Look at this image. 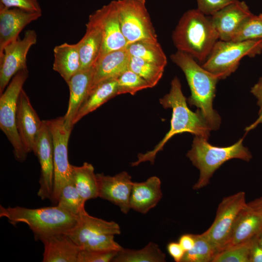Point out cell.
I'll return each mask as SVG.
<instances>
[{
    "label": "cell",
    "mask_w": 262,
    "mask_h": 262,
    "mask_svg": "<svg viewBox=\"0 0 262 262\" xmlns=\"http://www.w3.org/2000/svg\"><path fill=\"white\" fill-rule=\"evenodd\" d=\"M235 0H196L197 9L205 15L211 16Z\"/></svg>",
    "instance_id": "cell-38"
},
{
    "label": "cell",
    "mask_w": 262,
    "mask_h": 262,
    "mask_svg": "<svg viewBox=\"0 0 262 262\" xmlns=\"http://www.w3.org/2000/svg\"><path fill=\"white\" fill-rule=\"evenodd\" d=\"M166 247L168 254L176 262H181L185 251L179 242H170Z\"/></svg>",
    "instance_id": "cell-41"
},
{
    "label": "cell",
    "mask_w": 262,
    "mask_h": 262,
    "mask_svg": "<svg viewBox=\"0 0 262 262\" xmlns=\"http://www.w3.org/2000/svg\"><path fill=\"white\" fill-rule=\"evenodd\" d=\"M207 140L195 136L192 147L186 154L200 172L199 179L193 187L195 190L206 186L214 172L227 161L239 159L249 162L252 158L248 149L243 145V139L227 147L212 146Z\"/></svg>",
    "instance_id": "cell-5"
},
{
    "label": "cell",
    "mask_w": 262,
    "mask_h": 262,
    "mask_svg": "<svg viewBox=\"0 0 262 262\" xmlns=\"http://www.w3.org/2000/svg\"><path fill=\"white\" fill-rule=\"evenodd\" d=\"M42 122L22 89L17 101L16 125L21 141L28 153L34 150Z\"/></svg>",
    "instance_id": "cell-15"
},
{
    "label": "cell",
    "mask_w": 262,
    "mask_h": 262,
    "mask_svg": "<svg viewBox=\"0 0 262 262\" xmlns=\"http://www.w3.org/2000/svg\"><path fill=\"white\" fill-rule=\"evenodd\" d=\"M262 38V20L253 15L245 20L230 41L241 42Z\"/></svg>",
    "instance_id": "cell-35"
},
{
    "label": "cell",
    "mask_w": 262,
    "mask_h": 262,
    "mask_svg": "<svg viewBox=\"0 0 262 262\" xmlns=\"http://www.w3.org/2000/svg\"><path fill=\"white\" fill-rule=\"evenodd\" d=\"M255 238L258 243L262 247V229L255 237Z\"/></svg>",
    "instance_id": "cell-45"
},
{
    "label": "cell",
    "mask_w": 262,
    "mask_h": 262,
    "mask_svg": "<svg viewBox=\"0 0 262 262\" xmlns=\"http://www.w3.org/2000/svg\"><path fill=\"white\" fill-rule=\"evenodd\" d=\"M130 57L126 48L110 51L98 58L93 66L89 93L98 84L109 80L117 79L128 69Z\"/></svg>",
    "instance_id": "cell-18"
},
{
    "label": "cell",
    "mask_w": 262,
    "mask_h": 262,
    "mask_svg": "<svg viewBox=\"0 0 262 262\" xmlns=\"http://www.w3.org/2000/svg\"><path fill=\"white\" fill-rule=\"evenodd\" d=\"M193 235L195 245L191 249L185 252L181 262H212L217 250L201 234Z\"/></svg>",
    "instance_id": "cell-31"
},
{
    "label": "cell",
    "mask_w": 262,
    "mask_h": 262,
    "mask_svg": "<svg viewBox=\"0 0 262 262\" xmlns=\"http://www.w3.org/2000/svg\"><path fill=\"white\" fill-rule=\"evenodd\" d=\"M51 132L53 144L54 181L51 203L57 205L62 188L71 180L68 144L72 130L67 129L63 116L46 120Z\"/></svg>",
    "instance_id": "cell-9"
},
{
    "label": "cell",
    "mask_w": 262,
    "mask_h": 262,
    "mask_svg": "<svg viewBox=\"0 0 262 262\" xmlns=\"http://www.w3.org/2000/svg\"><path fill=\"white\" fill-rule=\"evenodd\" d=\"M115 3L128 45L140 40L158 41L145 0H116Z\"/></svg>",
    "instance_id": "cell-8"
},
{
    "label": "cell",
    "mask_w": 262,
    "mask_h": 262,
    "mask_svg": "<svg viewBox=\"0 0 262 262\" xmlns=\"http://www.w3.org/2000/svg\"><path fill=\"white\" fill-rule=\"evenodd\" d=\"M246 203L245 193L239 192L224 197L219 204L213 222L201 234L217 252L227 244L237 216Z\"/></svg>",
    "instance_id": "cell-10"
},
{
    "label": "cell",
    "mask_w": 262,
    "mask_h": 262,
    "mask_svg": "<svg viewBox=\"0 0 262 262\" xmlns=\"http://www.w3.org/2000/svg\"><path fill=\"white\" fill-rule=\"evenodd\" d=\"M71 180L76 189L86 201L98 197V185L94 168L85 162L81 166H71Z\"/></svg>",
    "instance_id": "cell-27"
},
{
    "label": "cell",
    "mask_w": 262,
    "mask_h": 262,
    "mask_svg": "<svg viewBox=\"0 0 262 262\" xmlns=\"http://www.w3.org/2000/svg\"><path fill=\"white\" fill-rule=\"evenodd\" d=\"M98 197L118 206L127 214L131 210L130 201L133 181L131 176L122 171L114 176L96 174Z\"/></svg>",
    "instance_id": "cell-14"
},
{
    "label": "cell",
    "mask_w": 262,
    "mask_h": 262,
    "mask_svg": "<svg viewBox=\"0 0 262 262\" xmlns=\"http://www.w3.org/2000/svg\"><path fill=\"white\" fill-rule=\"evenodd\" d=\"M89 17L98 25L102 32L103 44L98 58L110 51L127 47L128 44L121 31L115 0L103 6Z\"/></svg>",
    "instance_id": "cell-13"
},
{
    "label": "cell",
    "mask_w": 262,
    "mask_h": 262,
    "mask_svg": "<svg viewBox=\"0 0 262 262\" xmlns=\"http://www.w3.org/2000/svg\"><path fill=\"white\" fill-rule=\"evenodd\" d=\"M29 76L24 69L18 71L11 79L0 97V128L13 148L16 160L24 162L27 156L16 125L17 104L23 86Z\"/></svg>",
    "instance_id": "cell-7"
},
{
    "label": "cell",
    "mask_w": 262,
    "mask_h": 262,
    "mask_svg": "<svg viewBox=\"0 0 262 262\" xmlns=\"http://www.w3.org/2000/svg\"><path fill=\"white\" fill-rule=\"evenodd\" d=\"M93 72V66L81 70L67 82L70 95L67 109L63 117L65 127L68 130H72L75 116L89 95Z\"/></svg>",
    "instance_id": "cell-21"
},
{
    "label": "cell",
    "mask_w": 262,
    "mask_h": 262,
    "mask_svg": "<svg viewBox=\"0 0 262 262\" xmlns=\"http://www.w3.org/2000/svg\"><path fill=\"white\" fill-rule=\"evenodd\" d=\"M0 3L9 8H18L30 12L42 13L38 0H0Z\"/></svg>",
    "instance_id": "cell-39"
},
{
    "label": "cell",
    "mask_w": 262,
    "mask_h": 262,
    "mask_svg": "<svg viewBox=\"0 0 262 262\" xmlns=\"http://www.w3.org/2000/svg\"><path fill=\"white\" fill-rule=\"evenodd\" d=\"M41 16L40 12L9 8L0 3V58L3 55L5 47L16 40L27 25Z\"/></svg>",
    "instance_id": "cell-16"
},
{
    "label": "cell",
    "mask_w": 262,
    "mask_h": 262,
    "mask_svg": "<svg viewBox=\"0 0 262 262\" xmlns=\"http://www.w3.org/2000/svg\"><path fill=\"white\" fill-rule=\"evenodd\" d=\"M118 251H99L81 249L77 262H109L117 255Z\"/></svg>",
    "instance_id": "cell-37"
},
{
    "label": "cell",
    "mask_w": 262,
    "mask_h": 262,
    "mask_svg": "<svg viewBox=\"0 0 262 262\" xmlns=\"http://www.w3.org/2000/svg\"><path fill=\"white\" fill-rule=\"evenodd\" d=\"M262 229V213L246 203L237 215L229 239L221 250L252 240Z\"/></svg>",
    "instance_id": "cell-20"
},
{
    "label": "cell",
    "mask_w": 262,
    "mask_h": 262,
    "mask_svg": "<svg viewBox=\"0 0 262 262\" xmlns=\"http://www.w3.org/2000/svg\"><path fill=\"white\" fill-rule=\"evenodd\" d=\"M159 102L163 108L172 109L170 129L153 149L139 154L137 160L131 163V166H137L146 162L154 164L158 153L163 150L168 140L177 134L189 132L207 140L210 136L212 130L199 111L197 109L193 112L188 108L180 81L177 77L172 80L169 93L161 98Z\"/></svg>",
    "instance_id": "cell-1"
},
{
    "label": "cell",
    "mask_w": 262,
    "mask_h": 262,
    "mask_svg": "<svg viewBox=\"0 0 262 262\" xmlns=\"http://www.w3.org/2000/svg\"><path fill=\"white\" fill-rule=\"evenodd\" d=\"M117 80V95L124 94L135 95L137 92L151 88L148 82L136 73L127 69Z\"/></svg>",
    "instance_id": "cell-33"
},
{
    "label": "cell",
    "mask_w": 262,
    "mask_h": 262,
    "mask_svg": "<svg viewBox=\"0 0 262 262\" xmlns=\"http://www.w3.org/2000/svg\"><path fill=\"white\" fill-rule=\"evenodd\" d=\"M126 48L131 56L164 67L167 65L166 56L158 41L140 40L128 45Z\"/></svg>",
    "instance_id": "cell-29"
},
{
    "label": "cell",
    "mask_w": 262,
    "mask_h": 262,
    "mask_svg": "<svg viewBox=\"0 0 262 262\" xmlns=\"http://www.w3.org/2000/svg\"><path fill=\"white\" fill-rule=\"evenodd\" d=\"M112 234H101L92 237L84 242L81 249L99 251H119L122 247L114 239Z\"/></svg>",
    "instance_id": "cell-36"
},
{
    "label": "cell",
    "mask_w": 262,
    "mask_h": 262,
    "mask_svg": "<svg viewBox=\"0 0 262 262\" xmlns=\"http://www.w3.org/2000/svg\"><path fill=\"white\" fill-rule=\"evenodd\" d=\"M33 152L40 166L37 196L42 200H50L54 181L53 144L51 132L46 120H43Z\"/></svg>",
    "instance_id": "cell-12"
},
{
    "label": "cell",
    "mask_w": 262,
    "mask_h": 262,
    "mask_svg": "<svg viewBox=\"0 0 262 262\" xmlns=\"http://www.w3.org/2000/svg\"><path fill=\"white\" fill-rule=\"evenodd\" d=\"M85 202L71 180L62 188L57 205L72 214L79 215L85 209Z\"/></svg>",
    "instance_id": "cell-32"
},
{
    "label": "cell",
    "mask_w": 262,
    "mask_h": 262,
    "mask_svg": "<svg viewBox=\"0 0 262 262\" xmlns=\"http://www.w3.org/2000/svg\"><path fill=\"white\" fill-rule=\"evenodd\" d=\"M250 262H262V247L255 237L252 239L250 252Z\"/></svg>",
    "instance_id": "cell-42"
},
{
    "label": "cell",
    "mask_w": 262,
    "mask_h": 262,
    "mask_svg": "<svg viewBox=\"0 0 262 262\" xmlns=\"http://www.w3.org/2000/svg\"><path fill=\"white\" fill-rule=\"evenodd\" d=\"M172 39L177 50L204 63L219 37L211 16L197 8L183 14L172 33Z\"/></svg>",
    "instance_id": "cell-4"
},
{
    "label": "cell",
    "mask_w": 262,
    "mask_h": 262,
    "mask_svg": "<svg viewBox=\"0 0 262 262\" xmlns=\"http://www.w3.org/2000/svg\"><path fill=\"white\" fill-rule=\"evenodd\" d=\"M164 68L139 58L130 57L129 69L147 81L151 88L158 84L163 75Z\"/></svg>",
    "instance_id": "cell-30"
},
{
    "label": "cell",
    "mask_w": 262,
    "mask_h": 262,
    "mask_svg": "<svg viewBox=\"0 0 262 262\" xmlns=\"http://www.w3.org/2000/svg\"><path fill=\"white\" fill-rule=\"evenodd\" d=\"M252 239L219 251L212 262H250Z\"/></svg>",
    "instance_id": "cell-34"
},
{
    "label": "cell",
    "mask_w": 262,
    "mask_h": 262,
    "mask_svg": "<svg viewBox=\"0 0 262 262\" xmlns=\"http://www.w3.org/2000/svg\"><path fill=\"white\" fill-rule=\"evenodd\" d=\"M252 15L245 1L235 0L210 16L219 40L230 41L243 23Z\"/></svg>",
    "instance_id": "cell-17"
},
{
    "label": "cell",
    "mask_w": 262,
    "mask_h": 262,
    "mask_svg": "<svg viewBox=\"0 0 262 262\" xmlns=\"http://www.w3.org/2000/svg\"><path fill=\"white\" fill-rule=\"evenodd\" d=\"M262 51V38L241 42L218 40L202 66L224 79L238 68L245 56L253 57Z\"/></svg>",
    "instance_id": "cell-6"
},
{
    "label": "cell",
    "mask_w": 262,
    "mask_h": 262,
    "mask_svg": "<svg viewBox=\"0 0 262 262\" xmlns=\"http://www.w3.org/2000/svg\"><path fill=\"white\" fill-rule=\"evenodd\" d=\"M251 93L257 98V104L260 107L258 117L252 124L247 127L245 130L246 132L254 129L259 124L262 123V77L251 89Z\"/></svg>",
    "instance_id": "cell-40"
},
{
    "label": "cell",
    "mask_w": 262,
    "mask_h": 262,
    "mask_svg": "<svg viewBox=\"0 0 262 262\" xmlns=\"http://www.w3.org/2000/svg\"><path fill=\"white\" fill-rule=\"evenodd\" d=\"M117 79L104 81L97 85L89 93L73 120L74 125L86 115L92 112L111 98L117 95Z\"/></svg>",
    "instance_id": "cell-26"
},
{
    "label": "cell",
    "mask_w": 262,
    "mask_h": 262,
    "mask_svg": "<svg viewBox=\"0 0 262 262\" xmlns=\"http://www.w3.org/2000/svg\"><path fill=\"white\" fill-rule=\"evenodd\" d=\"M86 32L77 42L81 64V70L92 67L98 59L103 44L102 31L91 17L86 24Z\"/></svg>",
    "instance_id": "cell-24"
},
{
    "label": "cell",
    "mask_w": 262,
    "mask_h": 262,
    "mask_svg": "<svg viewBox=\"0 0 262 262\" xmlns=\"http://www.w3.org/2000/svg\"><path fill=\"white\" fill-rule=\"evenodd\" d=\"M54 60L53 69L58 72L67 83L74 75L81 70L78 43H64L53 49Z\"/></svg>",
    "instance_id": "cell-25"
},
{
    "label": "cell",
    "mask_w": 262,
    "mask_h": 262,
    "mask_svg": "<svg viewBox=\"0 0 262 262\" xmlns=\"http://www.w3.org/2000/svg\"><path fill=\"white\" fill-rule=\"evenodd\" d=\"M163 197L161 181L156 176L143 182H133L130 196L131 209L146 214L154 208Z\"/></svg>",
    "instance_id": "cell-22"
},
{
    "label": "cell",
    "mask_w": 262,
    "mask_h": 262,
    "mask_svg": "<svg viewBox=\"0 0 262 262\" xmlns=\"http://www.w3.org/2000/svg\"><path fill=\"white\" fill-rule=\"evenodd\" d=\"M179 243L185 251L191 249L195 245V238L192 234H184L180 236Z\"/></svg>",
    "instance_id": "cell-43"
},
{
    "label": "cell",
    "mask_w": 262,
    "mask_h": 262,
    "mask_svg": "<svg viewBox=\"0 0 262 262\" xmlns=\"http://www.w3.org/2000/svg\"><path fill=\"white\" fill-rule=\"evenodd\" d=\"M77 225L67 234L80 247L89 239L101 234L118 235L119 225L115 221H108L90 215L85 210L79 215Z\"/></svg>",
    "instance_id": "cell-19"
},
{
    "label": "cell",
    "mask_w": 262,
    "mask_h": 262,
    "mask_svg": "<svg viewBox=\"0 0 262 262\" xmlns=\"http://www.w3.org/2000/svg\"><path fill=\"white\" fill-rule=\"evenodd\" d=\"M171 61L183 72L189 86L191 95L187 101L196 106L211 130H216L221 124V117L213 109L218 78L198 65L187 53L177 50L170 56Z\"/></svg>",
    "instance_id": "cell-2"
},
{
    "label": "cell",
    "mask_w": 262,
    "mask_h": 262,
    "mask_svg": "<svg viewBox=\"0 0 262 262\" xmlns=\"http://www.w3.org/2000/svg\"><path fill=\"white\" fill-rule=\"evenodd\" d=\"M113 262H165L166 255L157 244L150 242L140 249L123 248Z\"/></svg>",
    "instance_id": "cell-28"
},
{
    "label": "cell",
    "mask_w": 262,
    "mask_h": 262,
    "mask_svg": "<svg viewBox=\"0 0 262 262\" xmlns=\"http://www.w3.org/2000/svg\"><path fill=\"white\" fill-rule=\"evenodd\" d=\"M43 262H77L80 247L66 234H56L43 239Z\"/></svg>",
    "instance_id": "cell-23"
},
{
    "label": "cell",
    "mask_w": 262,
    "mask_h": 262,
    "mask_svg": "<svg viewBox=\"0 0 262 262\" xmlns=\"http://www.w3.org/2000/svg\"><path fill=\"white\" fill-rule=\"evenodd\" d=\"M258 16L262 20V14H260Z\"/></svg>",
    "instance_id": "cell-46"
},
{
    "label": "cell",
    "mask_w": 262,
    "mask_h": 262,
    "mask_svg": "<svg viewBox=\"0 0 262 262\" xmlns=\"http://www.w3.org/2000/svg\"><path fill=\"white\" fill-rule=\"evenodd\" d=\"M33 30L26 31L23 38L18 37L7 45L0 58V94L4 92L12 78L19 71L27 68V55L37 42Z\"/></svg>",
    "instance_id": "cell-11"
},
{
    "label": "cell",
    "mask_w": 262,
    "mask_h": 262,
    "mask_svg": "<svg viewBox=\"0 0 262 262\" xmlns=\"http://www.w3.org/2000/svg\"><path fill=\"white\" fill-rule=\"evenodd\" d=\"M252 209L262 213V197L247 203Z\"/></svg>",
    "instance_id": "cell-44"
},
{
    "label": "cell",
    "mask_w": 262,
    "mask_h": 262,
    "mask_svg": "<svg viewBox=\"0 0 262 262\" xmlns=\"http://www.w3.org/2000/svg\"><path fill=\"white\" fill-rule=\"evenodd\" d=\"M0 217L6 218L13 226L26 224L35 240L41 241L54 234L67 233L77 225L79 218V215L72 214L57 205L33 209L0 205Z\"/></svg>",
    "instance_id": "cell-3"
}]
</instances>
